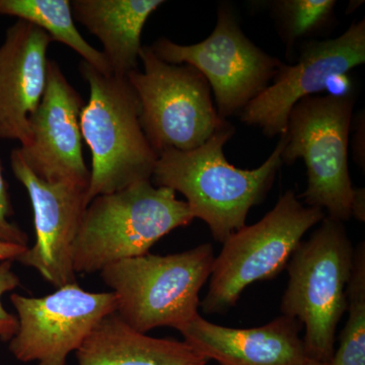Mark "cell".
Returning <instances> with one entry per match:
<instances>
[{"mask_svg":"<svg viewBox=\"0 0 365 365\" xmlns=\"http://www.w3.org/2000/svg\"><path fill=\"white\" fill-rule=\"evenodd\" d=\"M235 134L228 124L193 150H168L158 155L153 178L157 187L180 192L194 218L203 220L216 242L246 225L255 205L265 200L281 165L285 135L265 163L255 170H242L227 162L225 144Z\"/></svg>","mask_w":365,"mask_h":365,"instance_id":"1","label":"cell"},{"mask_svg":"<svg viewBox=\"0 0 365 365\" xmlns=\"http://www.w3.org/2000/svg\"><path fill=\"white\" fill-rule=\"evenodd\" d=\"M194 217L176 192L150 181L93 198L73 245L76 274H93L125 259L143 256L162 237Z\"/></svg>","mask_w":365,"mask_h":365,"instance_id":"2","label":"cell"},{"mask_svg":"<svg viewBox=\"0 0 365 365\" xmlns=\"http://www.w3.org/2000/svg\"><path fill=\"white\" fill-rule=\"evenodd\" d=\"M90 97L81 110V136L90 148L86 203L105 194L150 181L158 155L141 127L140 104L128 78L106 76L81 60Z\"/></svg>","mask_w":365,"mask_h":365,"instance_id":"3","label":"cell"},{"mask_svg":"<svg viewBox=\"0 0 365 365\" xmlns=\"http://www.w3.org/2000/svg\"><path fill=\"white\" fill-rule=\"evenodd\" d=\"M292 254L280 311L304 327L309 359L330 364L336 330L347 309V287L354 249L342 222L325 216Z\"/></svg>","mask_w":365,"mask_h":365,"instance_id":"4","label":"cell"},{"mask_svg":"<svg viewBox=\"0 0 365 365\" xmlns=\"http://www.w3.org/2000/svg\"><path fill=\"white\" fill-rule=\"evenodd\" d=\"M211 244L179 254H145L101 271L117 297V316L137 332L158 327L179 330L199 316V294L212 272Z\"/></svg>","mask_w":365,"mask_h":365,"instance_id":"5","label":"cell"},{"mask_svg":"<svg viewBox=\"0 0 365 365\" xmlns=\"http://www.w3.org/2000/svg\"><path fill=\"white\" fill-rule=\"evenodd\" d=\"M325 216V211L304 205L287 190L260 222L245 225L223 242L200 302L204 313L225 314L249 285L279 275L304 235Z\"/></svg>","mask_w":365,"mask_h":365,"instance_id":"6","label":"cell"},{"mask_svg":"<svg viewBox=\"0 0 365 365\" xmlns=\"http://www.w3.org/2000/svg\"><path fill=\"white\" fill-rule=\"evenodd\" d=\"M355 105L354 93L307 97L288 116L283 163L302 158L307 188L304 204L328 212L339 222L351 218L353 187L348 169V144Z\"/></svg>","mask_w":365,"mask_h":365,"instance_id":"7","label":"cell"},{"mask_svg":"<svg viewBox=\"0 0 365 365\" xmlns=\"http://www.w3.org/2000/svg\"><path fill=\"white\" fill-rule=\"evenodd\" d=\"M143 71L127 76L140 104V124L158 155L168 150H193L227 121L218 115L208 81L188 64H170L150 46L139 55Z\"/></svg>","mask_w":365,"mask_h":365,"instance_id":"8","label":"cell"},{"mask_svg":"<svg viewBox=\"0 0 365 365\" xmlns=\"http://www.w3.org/2000/svg\"><path fill=\"white\" fill-rule=\"evenodd\" d=\"M170 64H188L208 81L222 119L242 110L270 86L283 62L255 45L242 32L230 4L217 9L215 30L202 42L180 45L162 37L150 46Z\"/></svg>","mask_w":365,"mask_h":365,"instance_id":"9","label":"cell"},{"mask_svg":"<svg viewBox=\"0 0 365 365\" xmlns=\"http://www.w3.org/2000/svg\"><path fill=\"white\" fill-rule=\"evenodd\" d=\"M18 313L19 329L9 350L21 362L66 365L102 319L116 313L113 292L93 294L71 283L51 294L11 297Z\"/></svg>","mask_w":365,"mask_h":365,"instance_id":"10","label":"cell"},{"mask_svg":"<svg viewBox=\"0 0 365 365\" xmlns=\"http://www.w3.org/2000/svg\"><path fill=\"white\" fill-rule=\"evenodd\" d=\"M364 62V20L354 21L335 39L302 43L297 61L282 63L270 86L242 110L241 121L270 138L284 135L295 104L329 88L331 81Z\"/></svg>","mask_w":365,"mask_h":365,"instance_id":"11","label":"cell"},{"mask_svg":"<svg viewBox=\"0 0 365 365\" xmlns=\"http://www.w3.org/2000/svg\"><path fill=\"white\" fill-rule=\"evenodd\" d=\"M11 168L30 196L36 230L35 245L16 261L36 269L56 288L76 283L72 253L88 207V188L72 182L40 179L24 162L19 148L11 153Z\"/></svg>","mask_w":365,"mask_h":365,"instance_id":"12","label":"cell"},{"mask_svg":"<svg viewBox=\"0 0 365 365\" xmlns=\"http://www.w3.org/2000/svg\"><path fill=\"white\" fill-rule=\"evenodd\" d=\"M83 106L59 64L48 60L44 95L31 118L30 141L19 148L24 162L40 179L88 188L91 170L83 158L79 125Z\"/></svg>","mask_w":365,"mask_h":365,"instance_id":"13","label":"cell"},{"mask_svg":"<svg viewBox=\"0 0 365 365\" xmlns=\"http://www.w3.org/2000/svg\"><path fill=\"white\" fill-rule=\"evenodd\" d=\"M53 40L45 31L18 20L0 46V139L30 141L31 118L47 81V52Z\"/></svg>","mask_w":365,"mask_h":365,"instance_id":"14","label":"cell"},{"mask_svg":"<svg viewBox=\"0 0 365 365\" xmlns=\"http://www.w3.org/2000/svg\"><path fill=\"white\" fill-rule=\"evenodd\" d=\"M302 328L283 314L250 329L216 325L199 314L178 331L196 352L220 365H304Z\"/></svg>","mask_w":365,"mask_h":365,"instance_id":"15","label":"cell"},{"mask_svg":"<svg viewBox=\"0 0 365 365\" xmlns=\"http://www.w3.org/2000/svg\"><path fill=\"white\" fill-rule=\"evenodd\" d=\"M163 0H72L74 21L97 37L113 76L126 78L138 69L141 35Z\"/></svg>","mask_w":365,"mask_h":365,"instance_id":"16","label":"cell"},{"mask_svg":"<svg viewBox=\"0 0 365 365\" xmlns=\"http://www.w3.org/2000/svg\"><path fill=\"white\" fill-rule=\"evenodd\" d=\"M79 365H206L209 360L185 341L153 338L106 317L76 350Z\"/></svg>","mask_w":365,"mask_h":365,"instance_id":"17","label":"cell"},{"mask_svg":"<svg viewBox=\"0 0 365 365\" xmlns=\"http://www.w3.org/2000/svg\"><path fill=\"white\" fill-rule=\"evenodd\" d=\"M0 16H14L33 24L45 31L53 42L67 46L101 73L111 76L102 51L93 48L78 32L71 0H0Z\"/></svg>","mask_w":365,"mask_h":365,"instance_id":"18","label":"cell"},{"mask_svg":"<svg viewBox=\"0 0 365 365\" xmlns=\"http://www.w3.org/2000/svg\"><path fill=\"white\" fill-rule=\"evenodd\" d=\"M267 4L287 47V58L295 46L313 40L335 23V0H273Z\"/></svg>","mask_w":365,"mask_h":365,"instance_id":"19","label":"cell"},{"mask_svg":"<svg viewBox=\"0 0 365 365\" xmlns=\"http://www.w3.org/2000/svg\"><path fill=\"white\" fill-rule=\"evenodd\" d=\"M348 319L330 365H365V242L354 249L347 287Z\"/></svg>","mask_w":365,"mask_h":365,"instance_id":"20","label":"cell"},{"mask_svg":"<svg viewBox=\"0 0 365 365\" xmlns=\"http://www.w3.org/2000/svg\"><path fill=\"white\" fill-rule=\"evenodd\" d=\"M13 215L9 185L4 179V165L0 158V242L28 248L29 237L20 227L9 220Z\"/></svg>","mask_w":365,"mask_h":365,"instance_id":"21","label":"cell"},{"mask_svg":"<svg viewBox=\"0 0 365 365\" xmlns=\"http://www.w3.org/2000/svg\"><path fill=\"white\" fill-rule=\"evenodd\" d=\"M20 285V278L13 270V261L0 263V339L11 341L19 329V321L14 314L7 313L2 306L1 297L6 292L14 290Z\"/></svg>","mask_w":365,"mask_h":365,"instance_id":"22","label":"cell"},{"mask_svg":"<svg viewBox=\"0 0 365 365\" xmlns=\"http://www.w3.org/2000/svg\"><path fill=\"white\" fill-rule=\"evenodd\" d=\"M352 125H354V132L352 137V153L355 163L359 165L360 169L365 170V116L364 111L359 112L352 119Z\"/></svg>","mask_w":365,"mask_h":365,"instance_id":"23","label":"cell"},{"mask_svg":"<svg viewBox=\"0 0 365 365\" xmlns=\"http://www.w3.org/2000/svg\"><path fill=\"white\" fill-rule=\"evenodd\" d=\"M351 217L360 222H365V190L354 188L351 200Z\"/></svg>","mask_w":365,"mask_h":365,"instance_id":"24","label":"cell"},{"mask_svg":"<svg viewBox=\"0 0 365 365\" xmlns=\"http://www.w3.org/2000/svg\"><path fill=\"white\" fill-rule=\"evenodd\" d=\"M28 248L0 242V261H16Z\"/></svg>","mask_w":365,"mask_h":365,"instance_id":"25","label":"cell"},{"mask_svg":"<svg viewBox=\"0 0 365 365\" xmlns=\"http://www.w3.org/2000/svg\"><path fill=\"white\" fill-rule=\"evenodd\" d=\"M362 4H364V1H350L349 6H348V14H351L355 11L356 7H359L362 6Z\"/></svg>","mask_w":365,"mask_h":365,"instance_id":"26","label":"cell"},{"mask_svg":"<svg viewBox=\"0 0 365 365\" xmlns=\"http://www.w3.org/2000/svg\"><path fill=\"white\" fill-rule=\"evenodd\" d=\"M304 365H330L328 362L317 361V360L307 359Z\"/></svg>","mask_w":365,"mask_h":365,"instance_id":"27","label":"cell"},{"mask_svg":"<svg viewBox=\"0 0 365 365\" xmlns=\"http://www.w3.org/2000/svg\"><path fill=\"white\" fill-rule=\"evenodd\" d=\"M206 365H207V364H206Z\"/></svg>","mask_w":365,"mask_h":365,"instance_id":"28","label":"cell"}]
</instances>
